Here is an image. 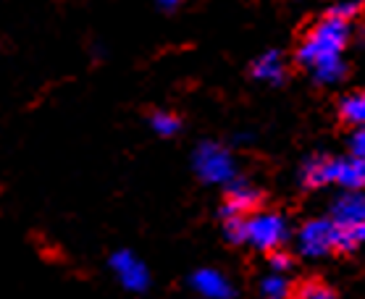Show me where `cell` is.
<instances>
[{"instance_id": "6", "label": "cell", "mask_w": 365, "mask_h": 299, "mask_svg": "<svg viewBox=\"0 0 365 299\" xmlns=\"http://www.w3.org/2000/svg\"><path fill=\"white\" fill-rule=\"evenodd\" d=\"M226 187V199L221 210H218V218L221 216H247L252 210L260 208V202H263V194L247 182V179H242L240 174L229 179L224 184Z\"/></svg>"}, {"instance_id": "9", "label": "cell", "mask_w": 365, "mask_h": 299, "mask_svg": "<svg viewBox=\"0 0 365 299\" xmlns=\"http://www.w3.org/2000/svg\"><path fill=\"white\" fill-rule=\"evenodd\" d=\"M250 74L255 82L266 84H282L287 79V61H284L282 50H266L255 58V63L250 66Z\"/></svg>"}, {"instance_id": "8", "label": "cell", "mask_w": 365, "mask_h": 299, "mask_svg": "<svg viewBox=\"0 0 365 299\" xmlns=\"http://www.w3.org/2000/svg\"><path fill=\"white\" fill-rule=\"evenodd\" d=\"M190 286L195 294L205 299H232L237 297V289L232 286V281L226 278L221 271L216 268H200L190 276Z\"/></svg>"}, {"instance_id": "7", "label": "cell", "mask_w": 365, "mask_h": 299, "mask_svg": "<svg viewBox=\"0 0 365 299\" xmlns=\"http://www.w3.org/2000/svg\"><path fill=\"white\" fill-rule=\"evenodd\" d=\"M329 218L339 229H357L365 226V197L360 189H347L344 194L334 199Z\"/></svg>"}, {"instance_id": "14", "label": "cell", "mask_w": 365, "mask_h": 299, "mask_svg": "<svg viewBox=\"0 0 365 299\" xmlns=\"http://www.w3.org/2000/svg\"><path fill=\"white\" fill-rule=\"evenodd\" d=\"M150 129L158 134V137H176V134L182 132V118L171 113V110H155L153 116H150Z\"/></svg>"}, {"instance_id": "17", "label": "cell", "mask_w": 365, "mask_h": 299, "mask_svg": "<svg viewBox=\"0 0 365 299\" xmlns=\"http://www.w3.org/2000/svg\"><path fill=\"white\" fill-rule=\"evenodd\" d=\"M297 297L299 299H334L336 297V291L329 286V283L324 281H305V283H299L297 286Z\"/></svg>"}, {"instance_id": "13", "label": "cell", "mask_w": 365, "mask_h": 299, "mask_svg": "<svg viewBox=\"0 0 365 299\" xmlns=\"http://www.w3.org/2000/svg\"><path fill=\"white\" fill-rule=\"evenodd\" d=\"M339 116L349 126H363L365 121V95L363 92H349L339 103Z\"/></svg>"}, {"instance_id": "15", "label": "cell", "mask_w": 365, "mask_h": 299, "mask_svg": "<svg viewBox=\"0 0 365 299\" xmlns=\"http://www.w3.org/2000/svg\"><path fill=\"white\" fill-rule=\"evenodd\" d=\"M260 294L266 299H284L292 294V283L284 278V273H271L260 281Z\"/></svg>"}, {"instance_id": "21", "label": "cell", "mask_w": 365, "mask_h": 299, "mask_svg": "<svg viewBox=\"0 0 365 299\" xmlns=\"http://www.w3.org/2000/svg\"><path fill=\"white\" fill-rule=\"evenodd\" d=\"M182 3H184V0H158V6L163 11H176L179 6H182Z\"/></svg>"}, {"instance_id": "10", "label": "cell", "mask_w": 365, "mask_h": 299, "mask_svg": "<svg viewBox=\"0 0 365 299\" xmlns=\"http://www.w3.org/2000/svg\"><path fill=\"white\" fill-rule=\"evenodd\" d=\"M331 184H339L341 189H363L365 158H331Z\"/></svg>"}, {"instance_id": "12", "label": "cell", "mask_w": 365, "mask_h": 299, "mask_svg": "<svg viewBox=\"0 0 365 299\" xmlns=\"http://www.w3.org/2000/svg\"><path fill=\"white\" fill-rule=\"evenodd\" d=\"M307 71L313 74L316 84L334 87V84H339V82H344V79H347L349 66H347V61L341 58V56H331V58H321L318 63H313Z\"/></svg>"}, {"instance_id": "3", "label": "cell", "mask_w": 365, "mask_h": 299, "mask_svg": "<svg viewBox=\"0 0 365 299\" xmlns=\"http://www.w3.org/2000/svg\"><path fill=\"white\" fill-rule=\"evenodd\" d=\"M192 168L202 184H226L237 176V160L224 145L216 142H200L195 155H192Z\"/></svg>"}, {"instance_id": "5", "label": "cell", "mask_w": 365, "mask_h": 299, "mask_svg": "<svg viewBox=\"0 0 365 299\" xmlns=\"http://www.w3.org/2000/svg\"><path fill=\"white\" fill-rule=\"evenodd\" d=\"M108 268L116 273L118 283L132 294H145L150 289V271L132 249H116L108 258Z\"/></svg>"}, {"instance_id": "19", "label": "cell", "mask_w": 365, "mask_h": 299, "mask_svg": "<svg viewBox=\"0 0 365 299\" xmlns=\"http://www.w3.org/2000/svg\"><path fill=\"white\" fill-rule=\"evenodd\" d=\"M266 255H268V266H271L274 273H287V271H292V255L289 252H284L282 247L271 249V252H266Z\"/></svg>"}, {"instance_id": "18", "label": "cell", "mask_w": 365, "mask_h": 299, "mask_svg": "<svg viewBox=\"0 0 365 299\" xmlns=\"http://www.w3.org/2000/svg\"><path fill=\"white\" fill-rule=\"evenodd\" d=\"M360 11H363V0H336L334 6H329L326 16H336V19H344V21H355V19L360 16Z\"/></svg>"}, {"instance_id": "11", "label": "cell", "mask_w": 365, "mask_h": 299, "mask_svg": "<svg viewBox=\"0 0 365 299\" xmlns=\"http://www.w3.org/2000/svg\"><path fill=\"white\" fill-rule=\"evenodd\" d=\"M299 182L305 189L331 187V155H310L299 168Z\"/></svg>"}, {"instance_id": "4", "label": "cell", "mask_w": 365, "mask_h": 299, "mask_svg": "<svg viewBox=\"0 0 365 299\" xmlns=\"http://www.w3.org/2000/svg\"><path fill=\"white\" fill-rule=\"evenodd\" d=\"M334 236H336V226H334L331 218H313V221H307L297 234L299 255L307 260L336 255L334 252Z\"/></svg>"}, {"instance_id": "20", "label": "cell", "mask_w": 365, "mask_h": 299, "mask_svg": "<svg viewBox=\"0 0 365 299\" xmlns=\"http://www.w3.org/2000/svg\"><path fill=\"white\" fill-rule=\"evenodd\" d=\"M349 155L365 158V132L363 126H355V134L349 137Z\"/></svg>"}, {"instance_id": "1", "label": "cell", "mask_w": 365, "mask_h": 299, "mask_svg": "<svg viewBox=\"0 0 365 299\" xmlns=\"http://www.w3.org/2000/svg\"><path fill=\"white\" fill-rule=\"evenodd\" d=\"M349 37H352V21L324 14V19L305 34V40L299 42L294 58L302 68H310L321 58L341 56L344 48L349 45Z\"/></svg>"}, {"instance_id": "2", "label": "cell", "mask_w": 365, "mask_h": 299, "mask_svg": "<svg viewBox=\"0 0 365 299\" xmlns=\"http://www.w3.org/2000/svg\"><path fill=\"white\" fill-rule=\"evenodd\" d=\"M289 241V221L282 213H247L245 218V244L257 252H271Z\"/></svg>"}, {"instance_id": "16", "label": "cell", "mask_w": 365, "mask_h": 299, "mask_svg": "<svg viewBox=\"0 0 365 299\" xmlns=\"http://www.w3.org/2000/svg\"><path fill=\"white\" fill-rule=\"evenodd\" d=\"M245 218L247 216H221V231L229 244H245Z\"/></svg>"}]
</instances>
